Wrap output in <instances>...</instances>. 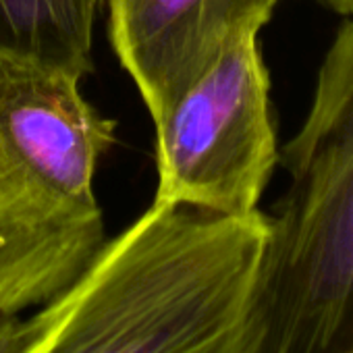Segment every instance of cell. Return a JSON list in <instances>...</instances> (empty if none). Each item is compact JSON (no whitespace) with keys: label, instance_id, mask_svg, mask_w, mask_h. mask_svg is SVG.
I'll return each instance as SVG.
<instances>
[{"label":"cell","instance_id":"cell-1","mask_svg":"<svg viewBox=\"0 0 353 353\" xmlns=\"http://www.w3.org/2000/svg\"><path fill=\"white\" fill-rule=\"evenodd\" d=\"M268 219L156 204L30 318L19 353H245Z\"/></svg>","mask_w":353,"mask_h":353},{"label":"cell","instance_id":"cell-2","mask_svg":"<svg viewBox=\"0 0 353 353\" xmlns=\"http://www.w3.org/2000/svg\"><path fill=\"white\" fill-rule=\"evenodd\" d=\"M279 162L287 188L266 214L245 353H353V15Z\"/></svg>","mask_w":353,"mask_h":353},{"label":"cell","instance_id":"cell-3","mask_svg":"<svg viewBox=\"0 0 353 353\" xmlns=\"http://www.w3.org/2000/svg\"><path fill=\"white\" fill-rule=\"evenodd\" d=\"M260 30L235 36L223 54L156 123L154 202L245 216L279 164L270 77Z\"/></svg>","mask_w":353,"mask_h":353},{"label":"cell","instance_id":"cell-4","mask_svg":"<svg viewBox=\"0 0 353 353\" xmlns=\"http://www.w3.org/2000/svg\"><path fill=\"white\" fill-rule=\"evenodd\" d=\"M83 77L34 54L0 50V135L48 190L79 204H98L94 176L117 141V121L81 96Z\"/></svg>","mask_w":353,"mask_h":353},{"label":"cell","instance_id":"cell-5","mask_svg":"<svg viewBox=\"0 0 353 353\" xmlns=\"http://www.w3.org/2000/svg\"><path fill=\"white\" fill-rule=\"evenodd\" d=\"M106 239L100 204L48 190L0 135V318L23 316L54 299Z\"/></svg>","mask_w":353,"mask_h":353},{"label":"cell","instance_id":"cell-6","mask_svg":"<svg viewBox=\"0 0 353 353\" xmlns=\"http://www.w3.org/2000/svg\"><path fill=\"white\" fill-rule=\"evenodd\" d=\"M279 0H108L117 59L156 123L229 42L262 30Z\"/></svg>","mask_w":353,"mask_h":353},{"label":"cell","instance_id":"cell-7","mask_svg":"<svg viewBox=\"0 0 353 353\" xmlns=\"http://www.w3.org/2000/svg\"><path fill=\"white\" fill-rule=\"evenodd\" d=\"M104 0H0V50L92 71L94 26Z\"/></svg>","mask_w":353,"mask_h":353},{"label":"cell","instance_id":"cell-8","mask_svg":"<svg viewBox=\"0 0 353 353\" xmlns=\"http://www.w3.org/2000/svg\"><path fill=\"white\" fill-rule=\"evenodd\" d=\"M30 330L28 316H3L0 318V353H19Z\"/></svg>","mask_w":353,"mask_h":353},{"label":"cell","instance_id":"cell-9","mask_svg":"<svg viewBox=\"0 0 353 353\" xmlns=\"http://www.w3.org/2000/svg\"><path fill=\"white\" fill-rule=\"evenodd\" d=\"M322 5H326L328 9H332L334 13L349 17L353 15V0H320Z\"/></svg>","mask_w":353,"mask_h":353}]
</instances>
